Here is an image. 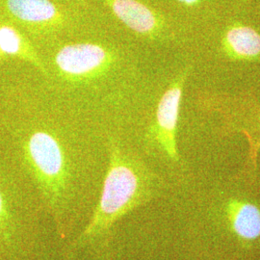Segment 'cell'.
<instances>
[{
  "label": "cell",
  "instance_id": "8fae6325",
  "mask_svg": "<svg viewBox=\"0 0 260 260\" xmlns=\"http://www.w3.org/2000/svg\"><path fill=\"white\" fill-rule=\"evenodd\" d=\"M179 2L186 4V5H194L196 3H198L200 0H178Z\"/></svg>",
  "mask_w": 260,
  "mask_h": 260
},
{
  "label": "cell",
  "instance_id": "277c9868",
  "mask_svg": "<svg viewBox=\"0 0 260 260\" xmlns=\"http://www.w3.org/2000/svg\"><path fill=\"white\" fill-rule=\"evenodd\" d=\"M186 74L178 75L162 95L156 112V139L168 156L178 160L177 129Z\"/></svg>",
  "mask_w": 260,
  "mask_h": 260
},
{
  "label": "cell",
  "instance_id": "8992f818",
  "mask_svg": "<svg viewBox=\"0 0 260 260\" xmlns=\"http://www.w3.org/2000/svg\"><path fill=\"white\" fill-rule=\"evenodd\" d=\"M10 12L21 21L42 27H57L63 23L62 13L50 0H7Z\"/></svg>",
  "mask_w": 260,
  "mask_h": 260
},
{
  "label": "cell",
  "instance_id": "9c48e42d",
  "mask_svg": "<svg viewBox=\"0 0 260 260\" xmlns=\"http://www.w3.org/2000/svg\"><path fill=\"white\" fill-rule=\"evenodd\" d=\"M0 50L9 55H19L32 62L34 65L45 71L44 65L35 52L27 46L19 33L9 26L0 27Z\"/></svg>",
  "mask_w": 260,
  "mask_h": 260
},
{
  "label": "cell",
  "instance_id": "6da1fadb",
  "mask_svg": "<svg viewBox=\"0 0 260 260\" xmlns=\"http://www.w3.org/2000/svg\"><path fill=\"white\" fill-rule=\"evenodd\" d=\"M146 197L147 185L142 172L119 147L111 145L102 196L81 238L89 240L103 235L121 216L142 204Z\"/></svg>",
  "mask_w": 260,
  "mask_h": 260
},
{
  "label": "cell",
  "instance_id": "5b68a950",
  "mask_svg": "<svg viewBox=\"0 0 260 260\" xmlns=\"http://www.w3.org/2000/svg\"><path fill=\"white\" fill-rule=\"evenodd\" d=\"M113 14L132 31L144 35H156L161 29L157 15L138 0H103Z\"/></svg>",
  "mask_w": 260,
  "mask_h": 260
},
{
  "label": "cell",
  "instance_id": "7a4b0ae2",
  "mask_svg": "<svg viewBox=\"0 0 260 260\" xmlns=\"http://www.w3.org/2000/svg\"><path fill=\"white\" fill-rule=\"evenodd\" d=\"M25 152L44 194L58 208L69 179L68 160L61 143L49 132L36 131L29 137Z\"/></svg>",
  "mask_w": 260,
  "mask_h": 260
},
{
  "label": "cell",
  "instance_id": "52a82bcc",
  "mask_svg": "<svg viewBox=\"0 0 260 260\" xmlns=\"http://www.w3.org/2000/svg\"><path fill=\"white\" fill-rule=\"evenodd\" d=\"M232 230L240 239L253 241L260 237V210L247 202L232 201L226 205Z\"/></svg>",
  "mask_w": 260,
  "mask_h": 260
},
{
  "label": "cell",
  "instance_id": "7c38bea8",
  "mask_svg": "<svg viewBox=\"0 0 260 260\" xmlns=\"http://www.w3.org/2000/svg\"><path fill=\"white\" fill-rule=\"evenodd\" d=\"M259 147H260V142H259V143H258V148H259Z\"/></svg>",
  "mask_w": 260,
  "mask_h": 260
},
{
  "label": "cell",
  "instance_id": "ba28073f",
  "mask_svg": "<svg viewBox=\"0 0 260 260\" xmlns=\"http://www.w3.org/2000/svg\"><path fill=\"white\" fill-rule=\"evenodd\" d=\"M224 47L229 54L237 59L260 57V35L252 28L236 25L224 37Z\"/></svg>",
  "mask_w": 260,
  "mask_h": 260
},
{
  "label": "cell",
  "instance_id": "30bf717a",
  "mask_svg": "<svg viewBox=\"0 0 260 260\" xmlns=\"http://www.w3.org/2000/svg\"><path fill=\"white\" fill-rule=\"evenodd\" d=\"M7 218H8L7 208H6V205H5L3 196L0 192V231H3L5 229Z\"/></svg>",
  "mask_w": 260,
  "mask_h": 260
},
{
  "label": "cell",
  "instance_id": "3957f363",
  "mask_svg": "<svg viewBox=\"0 0 260 260\" xmlns=\"http://www.w3.org/2000/svg\"><path fill=\"white\" fill-rule=\"evenodd\" d=\"M111 52L96 44H74L61 48L55 65L68 79L81 80L103 74L113 63Z\"/></svg>",
  "mask_w": 260,
  "mask_h": 260
}]
</instances>
